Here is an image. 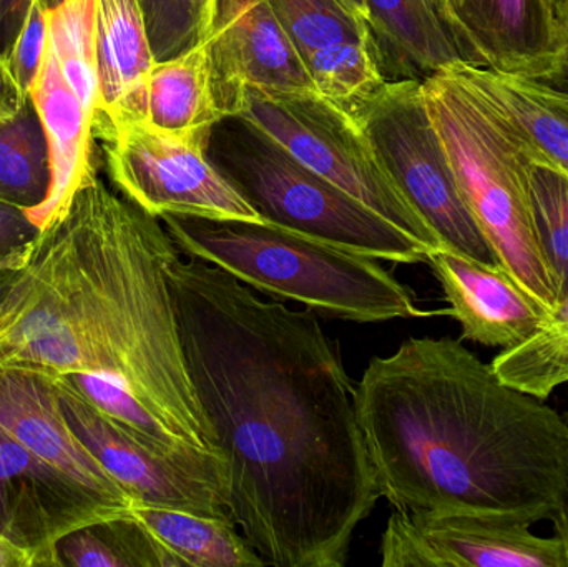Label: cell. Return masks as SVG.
<instances>
[{
    "label": "cell",
    "instance_id": "ba28073f",
    "mask_svg": "<svg viewBox=\"0 0 568 567\" xmlns=\"http://www.w3.org/2000/svg\"><path fill=\"white\" fill-rule=\"evenodd\" d=\"M357 122L443 249L479 262H497L460 192L443 140L427 112L420 80H389Z\"/></svg>",
    "mask_w": 568,
    "mask_h": 567
},
{
    "label": "cell",
    "instance_id": "7a4b0ae2",
    "mask_svg": "<svg viewBox=\"0 0 568 567\" xmlns=\"http://www.w3.org/2000/svg\"><path fill=\"white\" fill-rule=\"evenodd\" d=\"M162 220L93 173L0 272V368H30L140 442L222 458L189 372ZM223 459V458H222Z\"/></svg>",
    "mask_w": 568,
    "mask_h": 567
},
{
    "label": "cell",
    "instance_id": "4316f807",
    "mask_svg": "<svg viewBox=\"0 0 568 567\" xmlns=\"http://www.w3.org/2000/svg\"><path fill=\"white\" fill-rule=\"evenodd\" d=\"M529 185L537 236L559 303L568 295V175L536 160L529 166Z\"/></svg>",
    "mask_w": 568,
    "mask_h": 567
},
{
    "label": "cell",
    "instance_id": "f1b7e54d",
    "mask_svg": "<svg viewBox=\"0 0 568 567\" xmlns=\"http://www.w3.org/2000/svg\"><path fill=\"white\" fill-rule=\"evenodd\" d=\"M45 43L47 7L42 0H33L12 45L6 53L12 73L27 95L42 63Z\"/></svg>",
    "mask_w": 568,
    "mask_h": 567
},
{
    "label": "cell",
    "instance_id": "6da1fadb",
    "mask_svg": "<svg viewBox=\"0 0 568 567\" xmlns=\"http://www.w3.org/2000/svg\"><path fill=\"white\" fill-rule=\"evenodd\" d=\"M169 279L230 518L265 566L343 567L381 495L333 340L202 260L176 256Z\"/></svg>",
    "mask_w": 568,
    "mask_h": 567
},
{
    "label": "cell",
    "instance_id": "f546056e",
    "mask_svg": "<svg viewBox=\"0 0 568 567\" xmlns=\"http://www.w3.org/2000/svg\"><path fill=\"white\" fill-rule=\"evenodd\" d=\"M39 232L26 210L0 202V272L10 269L22 256Z\"/></svg>",
    "mask_w": 568,
    "mask_h": 567
},
{
    "label": "cell",
    "instance_id": "8992f818",
    "mask_svg": "<svg viewBox=\"0 0 568 567\" xmlns=\"http://www.w3.org/2000/svg\"><path fill=\"white\" fill-rule=\"evenodd\" d=\"M206 153L265 222L399 265L426 262L427 250L294 159L242 115L210 130Z\"/></svg>",
    "mask_w": 568,
    "mask_h": 567
},
{
    "label": "cell",
    "instance_id": "ac0fdd59",
    "mask_svg": "<svg viewBox=\"0 0 568 567\" xmlns=\"http://www.w3.org/2000/svg\"><path fill=\"white\" fill-rule=\"evenodd\" d=\"M95 42L97 123L149 120V79L155 59L140 0H95Z\"/></svg>",
    "mask_w": 568,
    "mask_h": 567
},
{
    "label": "cell",
    "instance_id": "4dcf8cb0",
    "mask_svg": "<svg viewBox=\"0 0 568 567\" xmlns=\"http://www.w3.org/2000/svg\"><path fill=\"white\" fill-rule=\"evenodd\" d=\"M554 16H556L557 40H559V55L556 65L549 75L540 82L554 87L568 97V0H552Z\"/></svg>",
    "mask_w": 568,
    "mask_h": 567
},
{
    "label": "cell",
    "instance_id": "e575fe53",
    "mask_svg": "<svg viewBox=\"0 0 568 567\" xmlns=\"http://www.w3.org/2000/svg\"><path fill=\"white\" fill-rule=\"evenodd\" d=\"M554 526V536L562 543L564 553H566L567 567H568V492L566 496V502L560 506L557 515L550 519Z\"/></svg>",
    "mask_w": 568,
    "mask_h": 567
},
{
    "label": "cell",
    "instance_id": "277c9868",
    "mask_svg": "<svg viewBox=\"0 0 568 567\" xmlns=\"http://www.w3.org/2000/svg\"><path fill=\"white\" fill-rule=\"evenodd\" d=\"M182 255L202 260L278 302L354 323L427 318L409 286L379 260L265 220L160 216Z\"/></svg>",
    "mask_w": 568,
    "mask_h": 567
},
{
    "label": "cell",
    "instance_id": "8d00e7d4",
    "mask_svg": "<svg viewBox=\"0 0 568 567\" xmlns=\"http://www.w3.org/2000/svg\"><path fill=\"white\" fill-rule=\"evenodd\" d=\"M447 2H450V0H436L437 10H439L440 19H443L444 7H446ZM443 22H444V19H443Z\"/></svg>",
    "mask_w": 568,
    "mask_h": 567
},
{
    "label": "cell",
    "instance_id": "44dd1931",
    "mask_svg": "<svg viewBox=\"0 0 568 567\" xmlns=\"http://www.w3.org/2000/svg\"><path fill=\"white\" fill-rule=\"evenodd\" d=\"M132 515L182 567L265 566L232 518L145 505H133Z\"/></svg>",
    "mask_w": 568,
    "mask_h": 567
},
{
    "label": "cell",
    "instance_id": "2e32d148",
    "mask_svg": "<svg viewBox=\"0 0 568 567\" xmlns=\"http://www.w3.org/2000/svg\"><path fill=\"white\" fill-rule=\"evenodd\" d=\"M426 263L443 286L460 340L490 348H513L539 330L547 316L499 262L486 263L450 250L427 253Z\"/></svg>",
    "mask_w": 568,
    "mask_h": 567
},
{
    "label": "cell",
    "instance_id": "836d02e7",
    "mask_svg": "<svg viewBox=\"0 0 568 567\" xmlns=\"http://www.w3.org/2000/svg\"><path fill=\"white\" fill-rule=\"evenodd\" d=\"M39 566V559L33 553L20 548L0 533V567H32Z\"/></svg>",
    "mask_w": 568,
    "mask_h": 567
},
{
    "label": "cell",
    "instance_id": "9a60e30c",
    "mask_svg": "<svg viewBox=\"0 0 568 567\" xmlns=\"http://www.w3.org/2000/svg\"><path fill=\"white\" fill-rule=\"evenodd\" d=\"M443 19L467 65L534 80L556 65L552 0H450Z\"/></svg>",
    "mask_w": 568,
    "mask_h": 567
},
{
    "label": "cell",
    "instance_id": "7c38bea8",
    "mask_svg": "<svg viewBox=\"0 0 568 567\" xmlns=\"http://www.w3.org/2000/svg\"><path fill=\"white\" fill-rule=\"evenodd\" d=\"M205 45L213 93L225 117L240 112L250 89L316 90L270 0H215Z\"/></svg>",
    "mask_w": 568,
    "mask_h": 567
},
{
    "label": "cell",
    "instance_id": "8fae6325",
    "mask_svg": "<svg viewBox=\"0 0 568 567\" xmlns=\"http://www.w3.org/2000/svg\"><path fill=\"white\" fill-rule=\"evenodd\" d=\"M526 523L469 513L394 509L381 539L384 567H567L562 543Z\"/></svg>",
    "mask_w": 568,
    "mask_h": 567
},
{
    "label": "cell",
    "instance_id": "d4e9b609",
    "mask_svg": "<svg viewBox=\"0 0 568 567\" xmlns=\"http://www.w3.org/2000/svg\"><path fill=\"white\" fill-rule=\"evenodd\" d=\"M50 179L45 133L29 97L16 119L0 123V202L30 212L45 202Z\"/></svg>",
    "mask_w": 568,
    "mask_h": 567
},
{
    "label": "cell",
    "instance_id": "5b68a950",
    "mask_svg": "<svg viewBox=\"0 0 568 567\" xmlns=\"http://www.w3.org/2000/svg\"><path fill=\"white\" fill-rule=\"evenodd\" d=\"M430 120L443 140L464 200L497 262L544 310L557 303L530 199V163L542 162L456 63L420 80Z\"/></svg>",
    "mask_w": 568,
    "mask_h": 567
},
{
    "label": "cell",
    "instance_id": "e0dca14e",
    "mask_svg": "<svg viewBox=\"0 0 568 567\" xmlns=\"http://www.w3.org/2000/svg\"><path fill=\"white\" fill-rule=\"evenodd\" d=\"M49 146L50 190L45 202L27 212L40 230L55 219L77 190L97 172L93 163L97 115L60 70L45 43L42 63L29 90Z\"/></svg>",
    "mask_w": 568,
    "mask_h": 567
},
{
    "label": "cell",
    "instance_id": "5bb4252c",
    "mask_svg": "<svg viewBox=\"0 0 568 567\" xmlns=\"http://www.w3.org/2000/svg\"><path fill=\"white\" fill-rule=\"evenodd\" d=\"M0 428L113 515H132L129 493L67 425L49 376L0 368Z\"/></svg>",
    "mask_w": 568,
    "mask_h": 567
},
{
    "label": "cell",
    "instance_id": "4fadbf2b",
    "mask_svg": "<svg viewBox=\"0 0 568 567\" xmlns=\"http://www.w3.org/2000/svg\"><path fill=\"white\" fill-rule=\"evenodd\" d=\"M116 518L0 428V533L33 553L39 566H59L63 536Z\"/></svg>",
    "mask_w": 568,
    "mask_h": 567
},
{
    "label": "cell",
    "instance_id": "3957f363",
    "mask_svg": "<svg viewBox=\"0 0 568 567\" xmlns=\"http://www.w3.org/2000/svg\"><path fill=\"white\" fill-rule=\"evenodd\" d=\"M500 382L463 340L407 338L356 385L381 498L404 513L550 522L568 492V422Z\"/></svg>",
    "mask_w": 568,
    "mask_h": 567
},
{
    "label": "cell",
    "instance_id": "484cf974",
    "mask_svg": "<svg viewBox=\"0 0 568 567\" xmlns=\"http://www.w3.org/2000/svg\"><path fill=\"white\" fill-rule=\"evenodd\" d=\"M270 3L301 60L341 43H374L367 20L344 0H270Z\"/></svg>",
    "mask_w": 568,
    "mask_h": 567
},
{
    "label": "cell",
    "instance_id": "603a6c76",
    "mask_svg": "<svg viewBox=\"0 0 568 567\" xmlns=\"http://www.w3.org/2000/svg\"><path fill=\"white\" fill-rule=\"evenodd\" d=\"M59 566L182 567L155 536L130 515L77 529L55 546Z\"/></svg>",
    "mask_w": 568,
    "mask_h": 567
},
{
    "label": "cell",
    "instance_id": "52a82bcc",
    "mask_svg": "<svg viewBox=\"0 0 568 567\" xmlns=\"http://www.w3.org/2000/svg\"><path fill=\"white\" fill-rule=\"evenodd\" d=\"M236 115L245 117L307 169L403 230L427 253L443 249L394 182L363 125L316 90L250 89Z\"/></svg>",
    "mask_w": 568,
    "mask_h": 567
},
{
    "label": "cell",
    "instance_id": "30bf717a",
    "mask_svg": "<svg viewBox=\"0 0 568 567\" xmlns=\"http://www.w3.org/2000/svg\"><path fill=\"white\" fill-rule=\"evenodd\" d=\"M53 385L67 425L122 485L135 505L230 518L223 498L225 463L222 458L155 452L123 432L75 393L57 383Z\"/></svg>",
    "mask_w": 568,
    "mask_h": 567
},
{
    "label": "cell",
    "instance_id": "cb8c5ba5",
    "mask_svg": "<svg viewBox=\"0 0 568 567\" xmlns=\"http://www.w3.org/2000/svg\"><path fill=\"white\" fill-rule=\"evenodd\" d=\"M490 365L500 382L536 398L547 399L554 389L568 385V295L534 335L503 350Z\"/></svg>",
    "mask_w": 568,
    "mask_h": 567
},
{
    "label": "cell",
    "instance_id": "d6986e66",
    "mask_svg": "<svg viewBox=\"0 0 568 567\" xmlns=\"http://www.w3.org/2000/svg\"><path fill=\"white\" fill-rule=\"evenodd\" d=\"M366 7L387 80H423L460 62L436 0H366Z\"/></svg>",
    "mask_w": 568,
    "mask_h": 567
},
{
    "label": "cell",
    "instance_id": "7402d4cb",
    "mask_svg": "<svg viewBox=\"0 0 568 567\" xmlns=\"http://www.w3.org/2000/svg\"><path fill=\"white\" fill-rule=\"evenodd\" d=\"M212 85L205 42L165 62L149 79V120L176 133L210 132L223 119Z\"/></svg>",
    "mask_w": 568,
    "mask_h": 567
},
{
    "label": "cell",
    "instance_id": "d590c367",
    "mask_svg": "<svg viewBox=\"0 0 568 567\" xmlns=\"http://www.w3.org/2000/svg\"><path fill=\"white\" fill-rule=\"evenodd\" d=\"M344 2H346L354 12L359 13L363 19L367 20L366 0H344ZM367 23H369V20H367Z\"/></svg>",
    "mask_w": 568,
    "mask_h": 567
},
{
    "label": "cell",
    "instance_id": "74e56055",
    "mask_svg": "<svg viewBox=\"0 0 568 567\" xmlns=\"http://www.w3.org/2000/svg\"><path fill=\"white\" fill-rule=\"evenodd\" d=\"M43 3H45L47 9H52V7H55L57 3L62 2V0H42Z\"/></svg>",
    "mask_w": 568,
    "mask_h": 567
},
{
    "label": "cell",
    "instance_id": "ffe728a7",
    "mask_svg": "<svg viewBox=\"0 0 568 567\" xmlns=\"http://www.w3.org/2000/svg\"><path fill=\"white\" fill-rule=\"evenodd\" d=\"M459 72L477 87L524 139L568 175V97L540 80L507 75L457 62Z\"/></svg>",
    "mask_w": 568,
    "mask_h": 567
},
{
    "label": "cell",
    "instance_id": "f35d334b",
    "mask_svg": "<svg viewBox=\"0 0 568 567\" xmlns=\"http://www.w3.org/2000/svg\"><path fill=\"white\" fill-rule=\"evenodd\" d=\"M436 6H437V3H436Z\"/></svg>",
    "mask_w": 568,
    "mask_h": 567
},
{
    "label": "cell",
    "instance_id": "9c48e42d",
    "mask_svg": "<svg viewBox=\"0 0 568 567\" xmlns=\"http://www.w3.org/2000/svg\"><path fill=\"white\" fill-rule=\"evenodd\" d=\"M106 173L115 189L150 215L263 220L206 153L210 132L176 133L150 120L99 122Z\"/></svg>",
    "mask_w": 568,
    "mask_h": 567
},
{
    "label": "cell",
    "instance_id": "1f68e13d",
    "mask_svg": "<svg viewBox=\"0 0 568 567\" xmlns=\"http://www.w3.org/2000/svg\"><path fill=\"white\" fill-rule=\"evenodd\" d=\"M27 100H29V95L17 82L9 60L0 52V123L16 119L26 107Z\"/></svg>",
    "mask_w": 568,
    "mask_h": 567
},
{
    "label": "cell",
    "instance_id": "83f0119b",
    "mask_svg": "<svg viewBox=\"0 0 568 567\" xmlns=\"http://www.w3.org/2000/svg\"><path fill=\"white\" fill-rule=\"evenodd\" d=\"M155 62L205 42L215 0H140Z\"/></svg>",
    "mask_w": 568,
    "mask_h": 567
},
{
    "label": "cell",
    "instance_id": "d6a6232c",
    "mask_svg": "<svg viewBox=\"0 0 568 567\" xmlns=\"http://www.w3.org/2000/svg\"><path fill=\"white\" fill-rule=\"evenodd\" d=\"M33 0H0V32L6 39V55L9 47L12 45L23 19H26L27 10Z\"/></svg>",
    "mask_w": 568,
    "mask_h": 567
}]
</instances>
